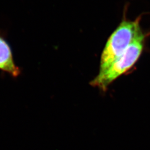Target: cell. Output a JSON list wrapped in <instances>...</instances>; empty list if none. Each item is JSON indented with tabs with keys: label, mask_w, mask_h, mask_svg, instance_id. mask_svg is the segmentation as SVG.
<instances>
[{
	"label": "cell",
	"mask_w": 150,
	"mask_h": 150,
	"mask_svg": "<svg viewBox=\"0 0 150 150\" xmlns=\"http://www.w3.org/2000/svg\"><path fill=\"white\" fill-rule=\"evenodd\" d=\"M145 38L146 35L142 33L136 38L123 54L106 70L99 72L90 82L91 85L106 91L111 83L133 67L139 59L144 48Z\"/></svg>",
	"instance_id": "obj_2"
},
{
	"label": "cell",
	"mask_w": 150,
	"mask_h": 150,
	"mask_svg": "<svg viewBox=\"0 0 150 150\" xmlns=\"http://www.w3.org/2000/svg\"><path fill=\"white\" fill-rule=\"evenodd\" d=\"M139 21L140 18L134 21L124 20L113 32L102 51L99 72L106 70L136 38L143 33Z\"/></svg>",
	"instance_id": "obj_1"
},
{
	"label": "cell",
	"mask_w": 150,
	"mask_h": 150,
	"mask_svg": "<svg viewBox=\"0 0 150 150\" xmlns=\"http://www.w3.org/2000/svg\"><path fill=\"white\" fill-rule=\"evenodd\" d=\"M0 70L7 72L13 77L21 74V69L16 65L9 44L0 36Z\"/></svg>",
	"instance_id": "obj_3"
}]
</instances>
